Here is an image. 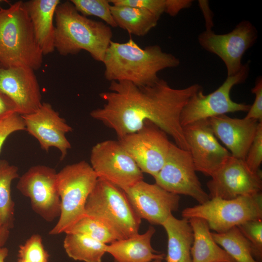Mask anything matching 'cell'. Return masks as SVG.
Here are the masks:
<instances>
[{"instance_id":"cell-1","label":"cell","mask_w":262,"mask_h":262,"mask_svg":"<svg viewBox=\"0 0 262 262\" xmlns=\"http://www.w3.org/2000/svg\"><path fill=\"white\" fill-rule=\"evenodd\" d=\"M108 89L99 95L105 102L103 107L92 110L90 115L112 129L118 139L150 122L171 136L178 147L189 151L180 116L189 98L202 89L200 85L176 89L159 79L145 86L127 81H112Z\"/></svg>"},{"instance_id":"cell-2","label":"cell","mask_w":262,"mask_h":262,"mask_svg":"<svg viewBox=\"0 0 262 262\" xmlns=\"http://www.w3.org/2000/svg\"><path fill=\"white\" fill-rule=\"evenodd\" d=\"M102 63L107 80L127 81L145 86L153 84L160 79L159 71L177 67L180 61L174 55L163 51L158 45L142 48L130 37L125 43L112 40Z\"/></svg>"},{"instance_id":"cell-3","label":"cell","mask_w":262,"mask_h":262,"mask_svg":"<svg viewBox=\"0 0 262 262\" xmlns=\"http://www.w3.org/2000/svg\"><path fill=\"white\" fill-rule=\"evenodd\" d=\"M55 49L62 56L82 50L102 62L113 37L111 27L80 14L70 0L60 2L55 13Z\"/></svg>"},{"instance_id":"cell-4","label":"cell","mask_w":262,"mask_h":262,"mask_svg":"<svg viewBox=\"0 0 262 262\" xmlns=\"http://www.w3.org/2000/svg\"><path fill=\"white\" fill-rule=\"evenodd\" d=\"M43 56L24 2L0 7L1 67L25 66L36 70L42 66Z\"/></svg>"},{"instance_id":"cell-5","label":"cell","mask_w":262,"mask_h":262,"mask_svg":"<svg viewBox=\"0 0 262 262\" xmlns=\"http://www.w3.org/2000/svg\"><path fill=\"white\" fill-rule=\"evenodd\" d=\"M98 179L90 164L85 161L67 165L57 172L61 213L49 234L65 232L85 215L86 201Z\"/></svg>"},{"instance_id":"cell-6","label":"cell","mask_w":262,"mask_h":262,"mask_svg":"<svg viewBox=\"0 0 262 262\" xmlns=\"http://www.w3.org/2000/svg\"><path fill=\"white\" fill-rule=\"evenodd\" d=\"M182 218H199L215 232H225L252 220L262 219V194L226 199L210 198L202 204L187 207Z\"/></svg>"},{"instance_id":"cell-7","label":"cell","mask_w":262,"mask_h":262,"mask_svg":"<svg viewBox=\"0 0 262 262\" xmlns=\"http://www.w3.org/2000/svg\"><path fill=\"white\" fill-rule=\"evenodd\" d=\"M85 215L104 219L124 239L138 233L141 223L125 192L98 178L86 201Z\"/></svg>"},{"instance_id":"cell-8","label":"cell","mask_w":262,"mask_h":262,"mask_svg":"<svg viewBox=\"0 0 262 262\" xmlns=\"http://www.w3.org/2000/svg\"><path fill=\"white\" fill-rule=\"evenodd\" d=\"M249 62L243 65L235 75L227 79L216 90L204 95L201 89L195 93L183 107L180 116L182 127L197 121L229 113L247 112L250 105L233 101L230 97L232 87L244 83L249 73Z\"/></svg>"},{"instance_id":"cell-9","label":"cell","mask_w":262,"mask_h":262,"mask_svg":"<svg viewBox=\"0 0 262 262\" xmlns=\"http://www.w3.org/2000/svg\"><path fill=\"white\" fill-rule=\"evenodd\" d=\"M90 160L98 179L123 191L143 180V173L118 140L96 144L91 150Z\"/></svg>"},{"instance_id":"cell-10","label":"cell","mask_w":262,"mask_h":262,"mask_svg":"<svg viewBox=\"0 0 262 262\" xmlns=\"http://www.w3.org/2000/svg\"><path fill=\"white\" fill-rule=\"evenodd\" d=\"M257 38L255 27L249 21L243 20L233 30L225 34H216L212 29H206L199 34L198 42L203 49L222 60L227 76H232L241 70L243 56Z\"/></svg>"},{"instance_id":"cell-11","label":"cell","mask_w":262,"mask_h":262,"mask_svg":"<svg viewBox=\"0 0 262 262\" xmlns=\"http://www.w3.org/2000/svg\"><path fill=\"white\" fill-rule=\"evenodd\" d=\"M189 151L171 143L165 163L154 177L155 183L173 194L188 196L202 204L210 199L196 174Z\"/></svg>"},{"instance_id":"cell-12","label":"cell","mask_w":262,"mask_h":262,"mask_svg":"<svg viewBox=\"0 0 262 262\" xmlns=\"http://www.w3.org/2000/svg\"><path fill=\"white\" fill-rule=\"evenodd\" d=\"M57 175L54 168L34 165L20 177L16 185L19 191L30 199L33 210L48 222L59 217L61 213Z\"/></svg>"},{"instance_id":"cell-13","label":"cell","mask_w":262,"mask_h":262,"mask_svg":"<svg viewBox=\"0 0 262 262\" xmlns=\"http://www.w3.org/2000/svg\"><path fill=\"white\" fill-rule=\"evenodd\" d=\"M118 141L141 171L153 177L163 166L171 144L167 134L150 122Z\"/></svg>"},{"instance_id":"cell-14","label":"cell","mask_w":262,"mask_h":262,"mask_svg":"<svg viewBox=\"0 0 262 262\" xmlns=\"http://www.w3.org/2000/svg\"><path fill=\"white\" fill-rule=\"evenodd\" d=\"M211 177L207 183L210 198L230 199L262 192V171H251L244 160L231 155Z\"/></svg>"},{"instance_id":"cell-15","label":"cell","mask_w":262,"mask_h":262,"mask_svg":"<svg viewBox=\"0 0 262 262\" xmlns=\"http://www.w3.org/2000/svg\"><path fill=\"white\" fill-rule=\"evenodd\" d=\"M196 171L211 177L231 156L217 141L207 119L182 127Z\"/></svg>"},{"instance_id":"cell-16","label":"cell","mask_w":262,"mask_h":262,"mask_svg":"<svg viewBox=\"0 0 262 262\" xmlns=\"http://www.w3.org/2000/svg\"><path fill=\"white\" fill-rule=\"evenodd\" d=\"M124 191L138 216L153 225H162L179 208V195L156 183L143 180Z\"/></svg>"},{"instance_id":"cell-17","label":"cell","mask_w":262,"mask_h":262,"mask_svg":"<svg viewBox=\"0 0 262 262\" xmlns=\"http://www.w3.org/2000/svg\"><path fill=\"white\" fill-rule=\"evenodd\" d=\"M21 116L26 131L37 140L41 147L48 151L50 147H55L61 152L60 159H64L71 147L66 134L73 129L51 104L42 102L33 113Z\"/></svg>"},{"instance_id":"cell-18","label":"cell","mask_w":262,"mask_h":262,"mask_svg":"<svg viewBox=\"0 0 262 262\" xmlns=\"http://www.w3.org/2000/svg\"><path fill=\"white\" fill-rule=\"evenodd\" d=\"M34 71L25 66L0 68V91L12 99L21 115L33 113L42 103Z\"/></svg>"},{"instance_id":"cell-19","label":"cell","mask_w":262,"mask_h":262,"mask_svg":"<svg viewBox=\"0 0 262 262\" xmlns=\"http://www.w3.org/2000/svg\"><path fill=\"white\" fill-rule=\"evenodd\" d=\"M208 120L214 135L230 150L231 155L244 160L260 122L245 117L232 118L225 115Z\"/></svg>"},{"instance_id":"cell-20","label":"cell","mask_w":262,"mask_h":262,"mask_svg":"<svg viewBox=\"0 0 262 262\" xmlns=\"http://www.w3.org/2000/svg\"><path fill=\"white\" fill-rule=\"evenodd\" d=\"M59 0H30L24 2L37 43L43 55L54 51L55 27L53 23Z\"/></svg>"},{"instance_id":"cell-21","label":"cell","mask_w":262,"mask_h":262,"mask_svg":"<svg viewBox=\"0 0 262 262\" xmlns=\"http://www.w3.org/2000/svg\"><path fill=\"white\" fill-rule=\"evenodd\" d=\"M155 232L149 226L143 234L137 233L127 238L107 245L105 251L111 254L116 262H150L163 260L165 255L155 250L151 244Z\"/></svg>"},{"instance_id":"cell-22","label":"cell","mask_w":262,"mask_h":262,"mask_svg":"<svg viewBox=\"0 0 262 262\" xmlns=\"http://www.w3.org/2000/svg\"><path fill=\"white\" fill-rule=\"evenodd\" d=\"M161 226L167 236L165 262H192L191 251L194 235L189 220L178 219L172 214Z\"/></svg>"},{"instance_id":"cell-23","label":"cell","mask_w":262,"mask_h":262,"mask_svg":"<svg viewBox=\"0 0 262 262\" xmlns=\"http://www.w3.org/2000/svg\"><path fill=\"white\" fill-rule=\"evenodd\" d=\"M188 220L194 235L192 262H235L215 241L206 221L196 217Z\"/></svg>"},{"instance_id":"cell-24","label":"cell","mask_w":262,"mask_h":262,"mask_svg":"<svg viewBox=\"0 0 262 262\" xmlns=\"http://www.w3.org/2000/svg\"><path fill=\"white\" fill-rule=\"evenodd\" d=\"M110 9L117 27L138 36L146 35L160 18L146 10L129 6L111 4Z\"/></svg>"},{"instance_id":"cell-25","label":"cell","mask_w":262,"mask_h":262,"mask_svg":"<svg viewBox=\"0 0 262 262\" xmlns=\"http://www.w3.org/2000/svg\"><path fill=\"white\" fill-rule=\"evenodd\" d=\"M64 247L68 256L75 261L102 262L107 245L82 233H68Z\"/></svg>"},{"instance_id":"cell-26","label":"cell","mask_w":262,"mask_h":262,"mask_svg":"<svg viewBox=\"0 0 262 262\" xmlns=\"http://www.w3.org/2000/svg\"><path fill=\"white\" fill-rule=\"evenodd\" d=\"M18 171L16 166L0 160V223L10 229L14 226L15 213L11 185L12 181L19 177Z\"/></svg>"},{"instance_id":"cell-27","label":"cell","mask_w":262,"mask_h":262,"mask_svg":"<svg viewBox=\"0 0 262 262\" xmlns=\"http://www.w3.org/2000/svg\"><path fill=\"white\" fill-rule=\"evenodd\" d=\"M213 238L235 262H259L251 245L237 227L223 232H212Z\"/></svg>"},{"instance_id":"cell-28","label":"cell","mask_w":262,"mask_h":262,"mask_svg":"<svg viewBox=\"0 0 262 262\" xmlns=\"http://www.w3.org/2000/svg\"><path fill=\"white\" fill-rule=\"evenodd\" d=\"M65 233L84 234L106 245L124 239L117 230L104 219L86 215Z\"/></svg>"},{"instance_id":"cell-29","label":"cell","mask_w":262,"mask_h":262,"mask_svg":"<svg viewBox=\"0 0 262 262\" xmlns=\"http://www.w3.org/2000/svg\"><path fill=\"white\" fill-rule=\"evenodd\" d=\"M77 10L85 16L98 17L110 27H116L109 0H71Z\"/></svg>"},{"instance_id":"cell-30","label":"cell","mask_w":262,"mask_h":262,"mask_svg":"<svg viewBox=\"0 0 262 262\" xmlns=\"http://www.w3.org/2000/svg\"><path fill=\"white\" fill-rule=\"evenodd\" d=\"M49 257L41 236L33 234L19 246L17 262H49Z\"/></svg>"},{"instance_id":"cell-31","label":"cell","mask_w":262,"mask_h":262,"mask_svg":"<svg viewBox=\"0 0 262 262\" xmlns=\"http://www.w3.org/2000/svg\"><path fill=\"white\" fill-rule=\"evenodd\" d=\"M250 243L252 254L259 262L262 260V219L245 222L237 226Z\"/></svg>"},{"instance_id":"cell-32","label":"cell","mask_w":262,"mask_h":262,"mask_svg":"<svg viewBox=\"0 0 262 262\" xmlns=\"http://www.w3.org/2000/svg\"><path fill=\"white\" fill-rule=\"evenodd\" d=\"M244 161L251 171L257 172L260 170L262 162V122L258 124L254 138Z\"/></svg>"},{"instance_id":"cell-33","label":"cell","mask_w":262,"mask_h":262,"mask_svg":"<svg viewBox=\"0 0 262 262\" xmlns=\"http://www.w3.org/2000/svg\"><path fill=\"white\" fill-rule=\"evenodd\" d=\"M109 0L112 5H125L146 10L160 18L165 10V0Z\"/></svg>"},{"instance_id":"cell-34","label":"cell","mask_w":262,"mask_h":262,"mask_svg":"<svg viewBox=\"0 0 262 262\" xmlns=\"http://www.w3.org/2000/svg\"><path fill=\"white\" fill-rule=\"evenodd\" d=\"M24 130L26 127L23 118L17 113L0 119V153L8 136L15 131Z\"/></svg>"},{"instance_id":"cell-35","label":"cell","mask_w":262,"mask_h":262,"mask_svg":"<svg viewBox=\"0 0 262 262\" xmlns=\"http://www.w3.org/2000/svg\"><path fill=\"white\" fill-rule=\"evenodd\" d=\"M251 92L255 95V99L245 117L247 119H254L258 122H262V76H259L257 78L255 85L251 89Z\"/></svg>"},{"instance_id":"cell-36","label":"cell","mask_w":262,"mask_h":262,"mask_svg":"<svg viewBox=\"0 0 262 262\" xmlns=\"http://www.w3.org/2000/svg\"><path fill=\"white\" fill-rule=\"evenodd\" d=\"M193 1L191 0H165V13L174 16L181 10L191 7Z\"/></svg>"},{"instance_id":"cell-37","label":"cell","mask_w":262,"mask_h":262,"mask_svg":"<svg viewBox=\"0 0 262 262\" xmlns=\"http://www.w3.org/2000/svg\"><path fill=\"white\" fill-rule=\"evenodd\" d=\"M15 113H17L15 104L9 97L0 91V119Z\"/></svg>"},{"instance_id":"cell-38","label":"cell","mask_w":262,"mask_h":262,"mask_svg":"<svg viewBox=\"0 0 262 262\" xmlns=\"http://www.w3.org/2000/svg\"><path fill=\"white\" fill-rule=\"evenodd\" d=\"M200 6L202 10L206 22V29H212L213 26L212 14L209 7L208 3L206 1H199Z\"/></svg>"},{"instance_id":"cell-39","label":"cell","mask_w":262,"mask_h":262,"mask_svg":"<svg viewBox=\"0 0 262 262\" xmlns=\"http://www.w3.org/2000/svg\"><path fill=\"white\" fill-rule=\"evenodd\" d=\"M10 229L0 223V248L3 247L9 236Z\"/></svg>"},{"instance_id":"cell-40","label":"cell","mask_w":262,"mask_h":262,"mask_svg":"<svg viewBox=\"0 0 262 262\" xmlns=\"http://www.w3.org/2000/svg\"><path fill=\"white\" fill-rule=\"evenodd\" d=\"M8 254V250L6 247L0 248V262H5V260Z\"/></svg>"},{"instance_id":"cell-41","label":"cell","mask_w":262,"mask_h":262,"mask_svg":"<svg viewBox=\"0 0 262 262\" xmlns=\"http://www.w3.org/2000/svg\"><path fill=\"white\" fill-rule=\"evenodd\" d=\"M162 260L158 259V260H153L150 262H162Z\"/></svg>"},{"instance_id":"cell-42","label":"cell","mask_w":262,"mask_h":262,"mask_svg":"<svg viewBox=\"0 0 262 262\" xmlns=\"http://www.w3.org/2000/svg\"><path fill=\"white\" fill-rule=\"evenodd\" d=\"M114 262H116L115 261Z\"/></svg>"},{"instance_id":"cell-43","label":"cell","mask_w":262,"mask_h":262,"mask_svg":"<svg viewBox=\"0 0 262 262\" xmlns=\"http://www.w3.org/2000/svg\"><path fill=\"white\" fill-rule=\"evenodd\" d=\"M1 67L0 66V68Z\"/></svg>"}]
</instances>
